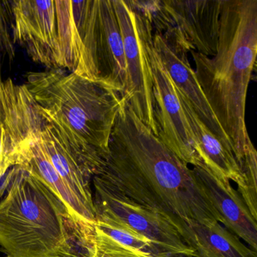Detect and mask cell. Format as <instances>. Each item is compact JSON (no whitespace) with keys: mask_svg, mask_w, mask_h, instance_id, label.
<instances>
[{"mask_svg":"<svg viewBox=\"0 0 257 257\" xmlns=\"http://www.w3.org/2000/svg\"><path fill=\"white\" fill-rule=\"evenodd\" d=\"M150 64L153 80L155 119L158 138L187 165L201 162L177 88L152 46Z\"/></svg>","mask_w":257,"mask_h":257,"instance_id":"11","label":"cell"},{"mask_svg":"<svg viewBox=\"0 0 257 257\" xmlns=\"http://www.w3.org/2000/svg\"><path fill=\"white\" fill-rule=\"evenodd\" d=\"M95 227L114 240L162 257H195L175 227L163 215L94 176Z\"/></svg>","mask_w":257,"mask_h":257,"instance_id":"6","label":"cell"},{"mask_svg":"<svg viewBox=\"0 0 257 257\" xmlns=\"http://www.w3.org/2000/svg\"><path fill=\"white\" fill-rule=\"evenodd\" d=\"M177 91L192 132L197 154L204 165L219 180L233 181L237 188L240 187L242 184L241 168L234 153L204 125L187 99L178 90Z\"/></svg>","mask_w":257,"mask_h":257,"instance_id":"15","label":"cell"},{"mask_svg":"<svg viewBox=\"0 0 257 257\" xmlns=\"http://www.w3.org/2000/svg\"><path fill=\"white\" fill-rule=\"evenodd\" d=\"M112 3L122 36L128 77L124 100L138 118L158 136L150 57L153 25L135 1Z\"/></svg>","mask_w":257,"mask_h":257,"instance_id":"9","label":"cell"},{"mask_svg":"<svg viewBox=\"0 0 257 257\" xmlns=\"http://www.w3.org/2000/svg\"><path fill=\"white\" fill-rule=\"evenodd\" d=\"M153 46L176 88L187 99L200 120L234 153L231 141L215 116L198 83L195 70L189 63L188 52L155 33Z\"/></svg>","mask_w":257,"mask_h":257,"instance_id":"12","label":"cell"},{"mask_svg":"<svg viewBox=\"0 0 257 257\" xmlns=\"http://www.w3.org/2000/svg\"><path fill=\"white\" fill-rule=\"evenodd\" d=\"M80 38L79 62L74 73L114 88L124 99L128 77L112 0H88Z\"/></svg>","mask_w":257,"mask_h":257,"instance_id":"7","label":"cell"},{"mask_svg":"<svg viewBox=\"0 0 257 257\" xmlns=\"http://www.w3.org/2000/svg\"><path fill=\"white\" fill-rule=\"evenodd\" d=\"M171 223L186 244L195 250V257H257L255 251L217 221L185 222L177 219Z\"/></svg>","mask_w":257,"mask_h":257,"instance_id":"14","label":"cell"},{"mask_svg":"<svg viewBox=\"0 0 257 257\" xmlns=\"http://www.w3.org/2000/svg\"><path fill=\"white\" fill-rule=\"evenodd\" d=\"M242 184L237 192L252 217L257 220V153L252 142L245 152L241 164Z\"/></svg>","mask_w":257,"mask_h":257,"instance_id":"16","label":"cell"},{"mask_svg":"<svg viewBox=\"0 0 257 257\" xmlns=\"http://www.w3.org/2000/svg\"><path fill=\"white\" fill-rule=\"evenodd\" d=\"M43 119L26 85L4 80L0 71V180L16 166L22 145L41 128Z\"/></svg>","mask_w":257,"mask_h":257,"instance_id":"10","label":"cell"},{"mask_svg":"<svg viewBox=\"0 0 257 257\" xmlns=\"http://www.w3.org/2000/svg\"><path fill=\"white\" fill-rule=\"evenodd\" d=\"M0 251H2L3 252L2 249H1V248H0Z\"/></svg>","mask_w":257,"mask_h":257,"instance_id":"19","label":"cell"},{"mask_svg":"<svg viewBox=\"0 0 257 257\" xmlns=\"http://www.w3.org/2000/svg\"><path fill=\"white\" fill-rule=\"evenodd\" d=\"M190 53L198 83L241 168L251 142L245 107L257 55V0H223L216 55Z\"/></svg>","mask_w":257,"mask_h":257,"instance_id":"2","label":"cell"},{"mask_svg":"<svg viewBox=\"0 0 257 257\" xmlns=\"http://www.w3.org/2000/svg\"><path fill=\"white\" fill-rule=\"evenodd\" d=\"M87 255L88 257H162L123 244L96 227L92 245Z\"/></svg>","mask_w":257,"mask_h":257,"instance_id":"17","label":"cell"},{"mask_svg":"<svg viewBox=\"0 0 257 257\" xmlns=\"http://www.w3.org/2000/svg\"><path fill=\"white\" fill-rule=\"evenodd\" d=\"M192 169L222 225L256 252L257 220L252 217L240 193L232 187L231 182H223L216 177L202 161Z\"/></svg>","mask_w":257,"mask_h":257,"instance_id":"13","label":"cell"},{"mask_svg":"<svg viewBox=\"0 0 257 257\" xmlns=\"http://www.w3.org/2000/svg\"><path fill=\"white\" fill-rule=\"evenodd\" d=\"M15 56L11 1H0V71L6 62L14 61Z\"/></svg>","mask_w":257,"mask_h":257,"instance_id":"18","label":"cell"},{"mask_svg":"<svg viewBox=\"0 0 257 257\" xmlns=\"http://www.w3.org/2000/svg\"><path fill=\"white\" fill-rule=\"evenodd\" d=\"M0 198V248L7 257H60L73 250L69 225L76 230L68 211L35 174L10 168Z\"/></svg>","mask_w":257,"mask_h":257,"instance_id":"4","label":"cell"},{"mask_svg":"<svg viewBox=\"0 0 257 257\" xmlns=\"http://www.w3.org/2000/svg\"><path fill=\"white\" fill-rule=\"evenodd\" d=\"M88 0H13V35L33 61L74 72Z\"/></svg>","mask_w":257,"mask_h":257,"instance_id":"5","label":"cell"},{"mask_svg":"<svg viewBox=\"0 0 257 257\" xmlns=\"http://www.w3.org/2000/svg\"><path fill=\"white\" fill-rule=\"evenodd\" d=\"M153 32L186 52L213 57L217 51L223 0L135 1Z\"/></svg>","mask_w":257,"mask_h":257,"instance_id":"8","label":"cell"},{"mask_svg":"<svg viewBox=\"0 0 257 257\" xmlns=\"http://www.w3.org/2000/svg\"><path fill=\"white\" fill-rule=\"evenodd\" d=\"M95 176L170 222H220L199 180L125 102Z\"/></svg>","mask_w":257,"mask_h":257,"instance_id":"1","label":"cell"},{"mask_svg":"<svg viewBox=\"0 0 257 257\" xmlns=\"http://www.w3.org/2000/svg\"><path fill=\"white\" fill-rule=\"evenodd\" d=\"M25 84L43 116L72 147L101 168L112 130L125 100L118 91L72 72L30 73Z\"/></svg>","mask_w":257,"mask_h":257,"instance_id":"3","label":"cell"}]
</instances>
